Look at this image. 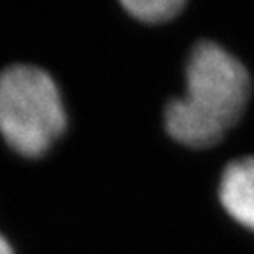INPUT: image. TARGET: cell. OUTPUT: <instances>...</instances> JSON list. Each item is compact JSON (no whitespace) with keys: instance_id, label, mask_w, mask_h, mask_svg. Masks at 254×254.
I'll list each match as a JSON object with an SVG mask.
<instances>
[{"instance_id":"obj_1","label":"cell","mask_w":254,"mask_h":254,"mask_svg":"<svg viewBox=\"0 0 254 254\" xmlns=\"http://www.w3.org/2000/svg\"><path fill=\"white\" fill-rule=\"evenodd\" d=\"M186 83V94L166 106V131L186 147H210L242 115L251 92L249 72L217 43L203 41L189 55Z\"/></svg>"},{"instance_id":"obj_4","label":"cell","mask_w":254,"mask_h":254,"mask_svg":"<svg viewBox=\"0 0 254 254\" xmlns=\"http://www.w3.org/2000/svg\"><path fill=\"white\" fill-rule=\"evenodd\" d=\"M124 9L145 23H164L179 14L186 2L180 0H124Z\"/></svg>"},{"instance_id":"obj_2","label":"cell","mask_w":254,"mask_h":254,"mask_svg":"<svg viewBox=\"0 0 254 254\" xmlns=\"http://www.w3.org/2000/svg\"><path fill=\"white\" fill-rule=\"evenodd\" d=\"M67 110L52 72L37 64L0 71V139L23 161L52 152L67 131Z\"/></svg>"},{"instance_id":"obj_3","label":"cell","mask_w":254,"mask_h":254,"mask_svg":"<svg viewBox=\"0 0 254 254\" xmlns=\"http://www.w3.org/2000/svg\"><path fill=\"white\" fill-rule=\"evenodd\" d=\"M219 199L240 226L254 231V157L237 159L224 168Z\"/></svg>"},{"instance_id":"obj_5","label":"cell","mask_w":254,"mask_h":254,"mask_svg":"<svg viewBox=\"0 0 254 254\" xmlns=\"http://www.w3.org/2000/svg\"><path fill=\"white\" fill-rule=\"evenodd\" d=\"M0 254H18L14 246H12V242L2 231H0Z\"/></svg>"}]
</instances>
